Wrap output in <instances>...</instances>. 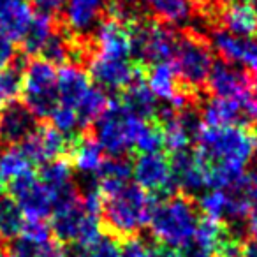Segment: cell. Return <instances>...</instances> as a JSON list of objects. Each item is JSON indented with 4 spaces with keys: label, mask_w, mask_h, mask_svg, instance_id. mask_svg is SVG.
<instances>
[{
    "label": "cell",
    "mask_w": 257,
    "mask_h": 257,
    "mask_svg": "<svg viewBox=\"0 0 257 257\" xmlns=\"http://www.w3.org/2000/svg\"><path fill=\"white\" fill-rule=\"evenodd\" d=\"M224 30L238 37H257V6L250 0H232L220 15Z\"/></svg>",
    "instance_id": "24"
},
{
    "label": "cell",
    "mask_w": 257,
    "mask_h": 257,
    "mask_svg": "<svg viewBox=\"0 0 257 257\" xmlns=\"http://www.w3.org/2000/svg\"><path fill=\"white\" fill-rule=\"evenodd\" d=\"M224 192L227 196V222H241L248 218L257 206V168L245 169L224 187Z\"/></svg>",
    "instance_id": "17"
},
{
    "label": "cell",
    "mask_w": 257,
    "mask_h": 257,
    "mask_svg": "<svg viewBox=\"0 0 257 257\" xmlns=\"http://www.w3.org/2000/svg\"><path fill=\"white\" fill-rule=\"evenodd\" d=\"M136 185L150 194H171L175 190L171 173V162L161 152L140 154L131 166Z\"/></svg>",
    "instance_id": "11"
},
{
    "label": "cell",
    "mask_w": 257,
    "mask_h": 257,
    "mask_svg": "<svg viewBox=\"0 0 257 257\" xmlns=\"http://www.w3.org/2000/svg\"><path fill=\"white\" fill-rule=\"evenodd\" d=\"M255 123H257V116H255Z\"/></svg>",
    "instance_id": "48"
},
{
    "label": "cell",
    "mask_w": 257,
    "mask_h": 257,
    "mask_svg": "<svg viewBox=\"0 0 257 257\" xmlns=\"http://www.w3.org/2000/svg\"><path fill=\"white\" fill-rule=\"evenodd\" d=\"M30 2H32L34 8H36L41 15L55 16L64 9L67 0H30Z\"/></svg>",
    "instance_id": "39"
},
{
    "label": "cell",
    "mask_w": 257,
    "mask_h": 257,
    "mask_svg": "<svg viewBox=\"0 0 257 257\" xmlns=\"http://www.w3.org/2000/svg\"><path fill=\"white\" fill-rule=\"evenodd\" d=\"M0 246H2V239H0Z\"/></svg>",
    "instance_id": "47"
},
{
    "label": "cell",
    "mask_w": 257,
    "mask_h": 257,
    "mask_svg": "<svg viewBox=\"0 0 257 257\" xmlns=\"http://www.w3.org/2000/svg\"><path fill=\"white\" fill-rule=\"evenodd\" d=\"M22 238L29 239L32 245H43V243L53 239V232H51V227L46 224V220H27L23 224L22 229Z\"/></svg>",
    "instance_id": "37"
},
{
    "label": "cell",
    "mask_w": 257,
    "mask_h": 257,
    "mask_svg": "<svg viewBox=\"0 0 257 257\" xmlns=\"http://www.w3.org/2000/svg\"><path fill=\"white\" fill-rule=\"evenodd\" d=\"M39 118L22 100H11L0 111V143L6 147L22 145L39 127Z\"/></svg>",
    "instance_id": "16"
},
{
    "label": "cell",
    "mask_w": 257,
    "mask_h": 257,
    "mask_svg": "<svg viewBox=\"0 0 257 257\" xmlns=\"http://www.w3.org/2000/svg\"><path fill=\"white\" fill-rule=\"evenodd\" d=\"M169 162L175 189H180L182 194L189 197L196 192L206 190V175L194 152H190L189 148L175 152Z\"/></svg>",
    "instance_id": "20"
},
{
    "label": "cell",
    "mask_w": 257,
    "mask_h": 257,
    "mask_svg": "<svg viewBox=\"0 0 257 257\" xmlns=\"http://www.w3.org/2000/svg\"><path fill=\"white\" fill-rule=\"evenodd\" d=\"M120 104L127 111L145 118V120L155 118L159 111V99L154 95V92L148 88L147 81H145V67H141L140 74L121 90Z\"/></svg>",
    "instance_id": "22"
},
{
    "label": "cell",
    "mask_w": 257,
    "mask_h": 257,
    "mask_svg": "<svg viewBox=\"0 0 257 257\" xmlns=\"http://www.w3.org/2000/svg\"><path fill=\"white\" fill-rule=\"evenodd\" d=\"M128 34L131 55H134L141 65L169 62L173 58L178 36L166 23L134 20L128 23Z\"/></svg>",
    "instance_id": "7"
},
{
    "label": "cell",
    "mask_w": 257,
    "mask_h": 257,
    "mask_svg": "<svg viewBox=\"0 0 257 257\" xmlns=\"http://www.w3.org/2000/svg\"><path fill=\"white\" fill-rule=\"evenodd\" d=\"M180 257H215V255L210 250L197 245L196 241H190V243H187L183 248H180Z\"/></svg>",
    "instance_id": "41"
},
{
    "label": "cell",
    "mask_w": 257,
    "mask_h": 257,
    "mask_svg": "<svg viewBox=\"0 0 257 257\" xmlns=\"http://www.w3.org/2000/svg\"><path fill=\"white\" fill-rule=\"evenodd\" d=\"M90 88L92 85L88 76L78 64L69 62L60 65V71L57 72V92L60 106H67L76 111Z\"/></svg>",
    "instance_id": "21"
},
{
    "label": "cell",
    "mask_w": 257,
    "mask_h": 257,
    "mask_svg": "<svg viewBox=\"0 0 257 257\" xmlns=\"http://www.w3.org/2000/svg\"><path fill=\"white\" fill-rule=\"evenodd\" d=\"M6 189H9V194L18 203L27 220H44L53 213L55 194L37 178L32 169L9 182Z\"/></svg>",
    "instance_id": "9"
},
{
    "label": "cell",
    "mask_w": 257,
    "mask_h": 257,
    "mask_svg": "<svg viewBox=\"0 0 257 257\" xmlns=\"http://www.w3.org/2000/svg\"><path fill=\"white\" fill-rule=\"evenodd\" d=\"M211 46L227 64L241 65L257 78V37H238L224 29L211 32Z\"/></svg>",
    "instance_id": "12"
},
{
    "label": "cell",
    "mask_w": 257,
    "mask_h": 257,
    "mask_svg": "<svg viewBox=\"0 0 257 257\" xmlns=\"http://www.w3.org/2000/svg\"><path fill=\"white\" fill-rule=\"evenodd\" d=\"M93 41L90 51L109 58H128L131 57V34L128 25L116 18L100 20L92 32Z\"/></svg>",
    "instance_id": "15"
},
{
    "label": "cell",
    "mask_w": 257,
    "mask_h": 257,
    "mask_svg": "<svg viewBox=\"0 0 257 257\" xmlns=\"http://www.w3.org/2000/svg\"><path fill=\"white\" fill-rule=\"evenodd\" d=\"M30 169H32V162L27 159V155L23 154L18 145L6 147V150L0 152V178L6 183V187L9 182H13Z\"/></svg>",
    "instance_id": "33"
},
{
    "label": "cell",
    "mask_w": 257,
    "mask_h": 257,
    "mask_svg": "<svg viewBox=\"0 0 257 257\" xmlns=\"http://www.w3.org/2000/svg\"><path fill=\"white\" fill-rule=\"evenodd\" d=\"M252 81L253 76L250 72L238 69L236 65L222 60L213 64L210 76H208L206 86L215 97L234 99L239 102L245 97V93L248 92Z\"/></svg>",
    "instance_id": "18"
},
{
    "label": "cell",
    "mask_w": 257,
    "mask_h": 257,
    "mask_svg": "<svg viewBox=\"0 0 257 257\" xmlns=\"http://www.w3.org/2000/svg\"><path fill=\"white\" fill-rule=\"evenodd\" d=\"M16 53H18V51L15 50V43L0 34V69L8 67V65L15 60Z\"/></svg>",
    "instance_id": "40"
},
{
    "label": "cell",
    "mask_w": 257,
    "mask_h": 257,
    "mask_svg": "<svg viewBox=\"0 0 257 257\" xmlns=\"http://www.w3.org/2000/svg\"><path fill=\"white\" fill-rule=\"evenodd\" d=\"M69 155L71 166L83 175H97L104 164V152L95 141L86 134H78L69 143Z\"/></svg>",
    "instance_id": "25"
},
{
    "label": "cell",
    "mask_w": 257,
    "mask_h": 257,
    "mask_svg": "<svg viewBox=\"0 0 257 257\" xmlns=\"http://www.w3.org/2000/svg\"><path fill=\"white\" fill-rule=\"evenodd\" d=\"M232 257H239V255H232Z\"/></svg>",
    "instance_id": "49"
},
{
    "label": "cell",
    "mask_w": 257,
    "mask_h": 257,
    "mask_svg": "<svg viewBox=\"0 0 257 257\" xmlns=\"http://www.w3.org/2000/svg\"><path fill=\"white\" fill-rule=\"evenodd\" d=\"M148 121L127 111L120 100H109L95 121V141L109 157H123L136 148V141Z\"/></svg>",
    "instance_id": "4"
},
{
    "label": "cell",
    "mask_w": 257,
    "mask_h": 257,
    "mask_svg": "<svg viewBox=\"0 0 257 257\" xmlns=\"http://www.w3.org/2000/svg\"><path fill=\"white\" fill-rule=\"evenodd\" d=\"M201 123L206 127H222V125H238L245 123V111L241 104L234 99H222L213 97L204 104L203 111L199 113Z\"/></svg>",
    "instance_id": "26"
},
{
    "label": "cell",
    "mask_w": 257,
    "mask_h": 257,
    "mask_svg": "<svg viewBox=\"0 0 257 257\" xmlns=\"http://www.w3.org/2000/svg\"><path fill=\"white\" fill-rule=\"evenodd\" d=\"M241 252L245 257H257V241L253 239V241L246 243L245 246H241Z\"/></svg>",
    "instance_id": "42"
},
{
    "label": "cell",
    "mask_w": 257,
    "mask_h": 257,
    "mask_svg": "<svg viewBox=\"0 0 257 257\" xmlns=\"http://www.w3.org/2000/svg\"><path fill=\"white\" fill-rule=\"evenodd\" d=\"M104 9L106 0H67L64 6V20L69 36L81 41V37L92 34Z\"/></svg>",
    "instance_id": "19"
},
{
    "label": "cell",
    "mask_w": 257,
    "mask_h": 257,
    "mask_svg": "<svg viewBox=\"0 0 257 257\" xmlns=\"http://www.w3.org/2000/svg\"><path fill=\"white\" fill-rule=\"evenodd\" d=\"M4 192H6V183L2 182V178H0V196H2Z\"/></svg>",
    "instance_id": "45"
},
{
    "label": "cell",
    "mask_w": 257,
    "mask_h": 257,
    "mask_svg": "<svg viewBox=\"0 0 257 257\" xmlns=\"http://www.w3.org/2000/svg\"><path fill=\"white\" fill-rule=\"evenodd\" d=\"M107 104H109V99L106 97V93L99 86H92L79 102L78 109H76L81 128H86L88 125L95 123L100 118V114L106 111Z\"/></svg>",
    "instance_id": "32"
},
{
    "label": "cell",
    "mask_w": 257,
    "mask_h": 257,
    "mask_svg": "<svg viewBox=\"0 0 257 257\" xmlns=\"http://www.w3.org/2000/svg\"><path fill=\"white\" fill-rule=\"evenodd\" d=\"M197 224L199 218L196 206L185 194H176L154 204L148 222L154 238L169 248H183L192 241Z\"/></svg>",
    "instance_id": "3"
},
{
    "label": "cell",
    "mask_w": 257,
    "mask_h": 257,
    "mask_svg": "<svg viewBox=\"0 0 257 257\" xmlns=\"http://www.w3.org/2000/svg\"><path fill=\"white\" fill-rule=\"evenodd\" d=\"M147 11H150L159 22L183 25L192 18V0H140Z\"/></svg>",
    "instance_id": "28"
},
{
    "label": "cell",
    "mask_w": 257,
    "mask_h": 257,
    "mask_svg": "<svg viewBox=\"0 0 257 257\" xmlns=\"http://www.w3.org/2000/svg\"><path fill=\"white\" fill-rule=\"evenodd\" d=\"M32 18L30 0H0V34L13 43L22 41Z\"/></svg>",
    "instance_id": "23"
},
{
    "label": "cell",
    "mask_w": 257,
    "mask_h": 257,
    "mask_svg": "<svg viewBox=\"0 0 257 257\" xmlns=\"http://www.w3.org/2000/svg\"><path fill=\"white\" fill-rule=\"evenodd\" d=\"M206 2L213 8H225L227 4H231L232 0H206Z\"/></svg>",
    "instance_id": "44"
},
{
    "label": "cell",
    "mask_w": 257,
    "mask_h": 257,
    "mask_svg": "<svg viewBox=\"0 0 257 257\" xmlns=\"http://www.w3.org/2000/svg\"><path fill=\"white\" fill-rule=\"evenodd\" d=\"M25 53H16L15 60L8 67L0 69V107L4 104L16 100L22 95L23 88V71H25Z\"/></svg>",
    "instance_id": "30"
},
{
    "label": "cell",
    "mask_w": 257,
    "mask_h": 257,
    "mask_svg": "<svg viewBox=\"0 0 257 257\" xmlns=\"http://www.w3.org/2000/svg\"><path fill=\"white\" fill-rule=\"evenodd\" d=\"M25 215L20 210L18 203L11 196L2 194L0 196V239L2 243H8L16 239L22 234Z\"/></svg>",
    "instance_id": "31"
},
{
    "label": "cell",
    "mask_w": 257,
    "mask_h": 257,
    "mask_svg": "<svg viewBox=\"0 0 257 257\" xmlns=\"http://www.w3.org/2000/svg\"><path fill=\"white\" fill-rule=\"evenodd\" d=\"M69 143L71 141L58 133L53 125H39L18 147L32 164L41 166L44 162L64 157L69 152Z\"/></svg>",
    "instance_id": "14"
},
{
    "label": "cell",
    "mask_w": 257,
    "mask_h": 257,
    "mask_svg": "<svg viewBox=\"0 0 257 257\" xmlns=\"http://www.w3.org/2000/svg\"><path fill=\"white\" fill-rule=\"evenodd\" d=\"M154 210V197L136 183H125L121 189L102 197L100 215L107 232L116 238H133L148 225Z\"/></svg>",
    "instance_id": "2"
},
{
    "label": "cell",
    "mask_w": 257,
    "mask_h": 257,
    "mask_svg": "<svg viewBox=\"0 0 257 257\" xmlns=\"http://www.w3.org/2000/svg\"><path fill=\"white\" fill-rule=\"evenodd\" d=\"M0 257H9L8 255V250H4L2 246H0Z\"/></svg>",
    "instance_id": "46"
},
{
    "label": "cell",
    "mask_w": 257,
    "mask_h": 257,
    "mask_svg": "<svg viewBox=\"0 0 257 257\" xmlns=\"http://www.w3.org/2000/svg\"><path fill=\"white\" fill-rule=\"evenodd\" d=\"M171 60L180 85L189 93L199 92L206 86L213 67V55L204 37L194 32L178 36Z\"/></svg>",
    "instance_id": "6"
},
{
    "label": "cell",
    "mask_w": 257,
    "mask_h": 257,
    "mask_svg": "<svg viewBox=\"0 0 257 257\" xmlns=\"http://www.w3.org/2000/svg\"><path fill=\"white\" fill-rule=\"evenodd\" d=\"M37 178L55 194V203L60 197L76 190L72 185V166L71 162L64 161V159H55V161L41 164Z\"/></svg>",
    "instance_id": "27"
},
{
    "label": "cell",
    "mask_w": 257,
    "mask_h": 257,
    "mask_svg": "<svg viewBox=\"0 0 257 257\" xmlns=\"http://www.w3.org/2000/svg\"><path fill=\"white\" fill-rule=\"evenodd\" d=\"M196 157L206 175L208 189H224L257 155V131L245 123L206 127L196 134Z\"/></svg>",
    "instance_id": "1"
},
{
    "label": "cell",
    "mask_w": 257,
    "mask_h": 257,
    "mask_svg": "<svg viewBox=\"0 0 257 257\" xmlns=\"http://www.w3.org/2000/svg\"><path fill=\"white\" fill-rule=\"evenodd\" d=\"M121 257H180V248H169L164 245H154L143 238H127L121 246Z\"/></svg>",
    "instance_id": "34"
},
{
    "label": "cell",
    "mask_w": 257,
    "mask_h": 257,
    "mask_svg": "<svg viewBox=\"0 0 257 257\" xmlns=\"http://www.w3.org/2000/svg\"><path fill=\"white\" fill-rule=\"evenodd\" d=\"M88 74L100 90L121 92L128 83L140 74L143 65L131 64L128 58H109L90 51L88 57Z\"/></svg>",
    "instance_id": "10"
},
{
    "label": "cell",
    "mask_w": 257,
    "mask_h": 257,
    "mask_svg": "<svg viewBox=\"0 0 257 257\" xmlns=\"http://www.w3.org/2000/svg\"><path fill=\"white\" fill-rule=\"evenodd\" d=\"M51 217L53 218L50 227L58 243H65V245L78 243L86 246L102 234L100 215L86 210L78 192L58 201Z\"/></svg>",
    "instance_id": "5"
},
{
    "label": "cell",
    "mask_w": 257,
    "mask_h": 257,
    "mask_svg": "<svg viewBox=\"0 0 257 257\" xmlns=\"http://www.w3.org/2000/svg\"><path fill=\"white\" fill-rule=\"evenodd\" d=\"M248 231H250V234L253 236V239L257 241V206H255V210L250 213V224H248Z\"/></svg>",
    "instance_id": "43"
},
{
    "label": "cell",
    "mask_w": 257,
    "mask_h": 257,
    "mask_svg": "<svg viewBox=\"0 0 257 257\" xmlns=\"http://www.w3.org/2000/svg\"><path fill=\"white\" fill-rule=\"evenodd\" d=\"M23 102L37 118H50L58 106L57 71L50 62L32 60L23 71Z\"/></svg>",
    "instance_id": "8"
},
{
    "label": "cell",
    "mask_w": 257,
    "mask_h": 257,
    "mask_svg": "<svg viewBox=\"0 0 257 257\" xmlns=\"http://www.w3.org/2000/svg\"><path fill=\"white\" fill-rule=\"evenodd\" d=\"M88 257H121V245L116 236L100 234L95 241L86 245Z\"/></svg>",
    "instance_id": "36"
},
{
    "label": "cell",
    "mask_w": 257,
    "mask_h": 257,
    "mask_svg": "<svg viewBox=\"0 0 257 257\" xmlns=\"http://www.w3.org/2000/svg\"><path fill=\"white\" fill-rule=\"evenodd\" d=\"M9 257H37L36 246L29 241V239L18 236L16 239H13L11 246L8 248Z\"/></svg>",
    "instance_id": "38"
},
{
    "label": "cell",
    "mask_w": 257,
    "mask_h": 257,
    "mask_svg": "<svg viewBox=\"0 0 257 257\" xmlns=\"http://www.w3.org/2000/svg\"><path fill=\"white\" fill-rule=\"evenodd\" d=\"M55 29H57V23H55L53 16L41 15V13L34 16L25 36L22 37V53H25L27 57H34V55L41 53L46 41L55 32Z\"/></svg>",
    "instance_id": "29"
},
{
    "label": "cell",
    "mask_w": 257,
    "mask_h": 257,
    "mask_svg": "<svg viewBox=\"0 0 257 257\" xmlns=\"http://www.w3.org/2000/svg\"><path fill=\"white\" fill-rule=\"evenodd\" d=\"M145 67V65H143ZM145 81L157 99L168 100L175 109H183L192 106V93H189L176 78L175 67L171 62L152 64L150 69L145 67Z\"/></svg>",
    "instance_id": "13"
},
{
    "label": "cell",
    "mask_w": 257,
    "mask_h": 257,
    "mask_svg": "<svg viewBox=\"0 0 257 257\" xmlns=\"http://www.w3.org/2000/svg\"><path fill=\"white\" fill-rule=\"evenodd\" d=\"M50 120H51V125L57 128L58 133H62L65 138L71 136V140L74 136H78L79 131H81L78 113L67 106H60V104H58L53 109V113H51Z\"/></svg>",
    "instance_id": "35"
}]
</instances>
